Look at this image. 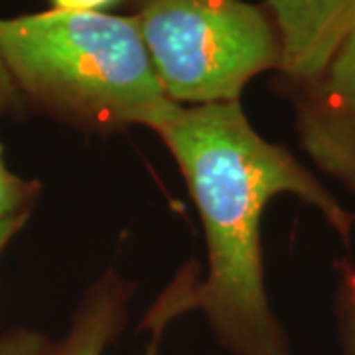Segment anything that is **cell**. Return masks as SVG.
<instances>
[{"label":"cell","instance_id":"5b68a950","mask_svg":"<svg viewBox=\"0 0 355 355\" xmlns=\"http://www.w3.org/2000/svg\"><path fill=\"white\" fill-rule=\"evenodd\" d=\"M280 40L279 73L294 87L316 77L355 30V0H266Z\"/></svg>","mask_w":355,"mask_h":355},{"label":"cell","instance_id":"7a4b0ae2","mask_svg":"<svg viewBox=\"0 0 355 355\" xmlns=\"http://www.w3.org/2000/svg\"><path fill=\"white\" fill-rule=\"evenodd\" d=\"M0 55L18 93L85 130L156 132L176 109L132 16L51 8L0 18Z\"/></svg>","mask_w":355,"mask_h":355},{"label":"cell","instance_id":"4fadbf2b","mask_svg":"<svg viewBox=\"0 0 355 355\" xmlns=\"http://www.w3.org/2000/svg\"><path fill=\"white\" fill-rule=\"evenodd\" d=\"M354 216H355V214H354Z\"/></svg>","mask_w":355,"mask_h":355},{"label":"cell","instance_id":"30bf717a","mask_svg":"<svg viewBox=\"0 0 355 355\" xmlns=\"http://www.w3.org/2000/svg\"><path fill=\"white\" fill-rule=\"evenodd\" d=\"M121 0H51L53 10L67 12H105Z\"/></svg>","mask_w":355,"mask_h":355},{"label":"cell","instance_id":"277c9868","mask_svg":"<svg viewBox=\"0 0 355 355\" xmlns=\"http://www.w3.org/2000/svg\"><path fill=\"white\" fill-rule=\"evenodd\" d=\"M288 89L302 153L355 196V30L316 77Z\"/></svg>","mask_w":355,"mask_h":355},{"label":"cell","instance_id":"6da1fadb","mask_svg":"<svg viewBox=\"0 0 355 355\" xmlns=\"http://www.w3.org/2000/svg\"><path fill=\"white\" fill-rule=\"evenodd\" d=\"M154 135L176 160L202 219L207 272L200 284L176 282L142 324L164 326L202 310L217 343L231 355H292L265 284L261 223L272 198L291 193L318 209L345 245L354 214L294 154L265 140L241 101L184 107Z\"/></svg>","mask_w":355,"mask_h":355},{"label":"cell","instance_id":"9c48e42d","mask_svg":"<svg viewBox=\"0 0 355 355\" xmlns=\"http://www.w3.org/2000/svg\"><path fill=\"white\" fill-rule=\"evenodd\" d=\"M53 342L34 330H10L0 336V355H51Z\"/></svg>","mask_w":355,"mask_h":355},{"label":"cell","instance_id":"7c38bea8","mask_svg":"<svg viewBox=\"0 0 355 355\" xmlns=\"http://www.w3.org/2000/svg\"><path fill=\"white\" fill-rule=\"evenodd\" d=\"M28 216H16V217H2L0 219V253L2 249L8 245L14 235L20 231V227L26 223Z\"/></svg>","mask_w":355,"mask_h":355},{"label":"cell","instance_id":"ba28073f","mask_svg":"<svg viewBox=\"0 0 355 355\" xmlns=\"http://www.w3.org/2000/svg\"><path fill=\"white\" fill-rule=\"evenodd\" d=\"M8 107L0 99V113ZM38 193V186L34 182L22 180L12 174L2 156V144H0V219L2 217L28 216V207Z\"/></svg>","mask_w":355,"mask_h":355},{"label":"cell","instance_id":"8992f818","mask_svg":"<svg viewBox=\"0 0 355 355\" xmlns=\"http://www.w3.org/2000/svg\"><path fill=\"white\" fill-rule=\"evenodd\" d=\"M135 286L107 270L77 306L71 326L60 342L53 343L51 355H105L109 345L127 326L128 302ZM164 331H150V342L142 355L160 354Z\"/></svg>","mask_w":355,"mask_h":355},{"label":"cell","instance_id":"3957f363","mask_svg":"<svg viewBox=\"0 0 355 355\" xmlns=\"http://www.w3.org/2000/svg\"><path fill=\"white\" fill-rule=\"evenodd\" d=\"M166 95L184 107L231 103L280 67L266 6L245 0H139L132 14Z\"/></svg>","mask_w":355,"mask_h":355},{"label":"cell","instance_id":"8fae6325","mask_svg":"<svg viewBox=\"0 0 355 355\" xmlns=\"http://www.w3.org/2000/svg\"><path fill=\"white\" fill-rule=\"evenodd\" d=\"M18 89L14 85L12 77L8 73L6 65L2 62V55H0V99L6 103V105H16L18 103Z\"/></svg>","mask_w":355,"mask_h":355},{"label":"cell","instance_id":"52a82bcc","mask_svg":"<svg viewBox=\"0 0 355 355\" xmlns=\"http://www.w3.org/2000/svg\"><path fill=\"white\" fill-rule=\"evenodd\" d=\"M338 286L334 294V312L338 320L343 355H355V265L338 261Z\"/></svg>","mask_w":355,"mask_h":355}]
</instances>
